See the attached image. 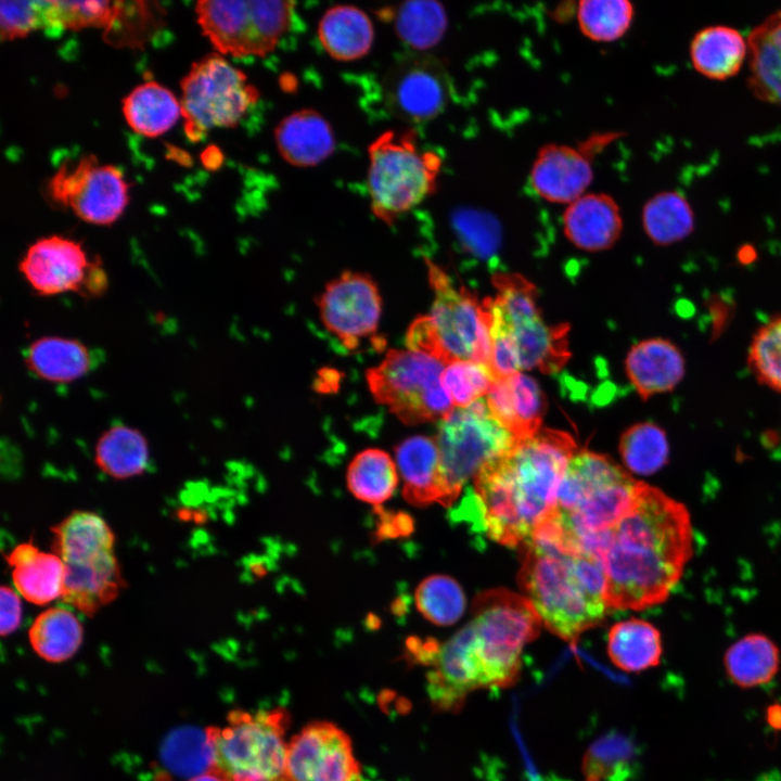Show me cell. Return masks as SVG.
Instances as JSON below:
<instances>
[{"label":"cell","instance_id":"45","mask_svg":"<svg viewBox=\"0 0 781 781\" xmlns=\"http://www.w3.org/2000/svg\"><path fill=\"white\" fill-rule=\"evenodd\" d=\"M418 611L431 623L449 626L465 610V596L460 585L447 575H432L419 584L414 593Z\"/></svg>","mask_w":781,"mask_h":781},{"label":"cell","instance_id":"28","mask_svg":"<svg viewBox=\"0 0 781 781\" xmlns=\"http://www.w3.org/2000/svg\"><path fill=\"white\" fill-rule=\"evenodd\" d=\"M17 592L28 602L44 605L62 598L65 566L53 552H43L31 541L17 545L7 555Z\"/></svg>","mask_w":781,"mask_h":781},{"label":"cell","instance_id":"47","mask_svg":"<svg viewBox=\"0 0 781 781\" xmlns=\"http://www.w3.org/2000/svg\"><path fill=\"white\" fill-rule=\"evenodd\" d=\"M494 380L489 366L472 360L451 361L441 374V384L454 408H466L485 397Z\"/></svg>","mask_w":781,"mask_h":781},{"label":"cell","instance_id":"44","mask_svg":"<svg viewBox=\"0 0 781 781\" xmlns=\"http://www.w3.org/2000/svg\"><path fill=\"white\" fill-rule=\"evenodd\" d=\"M633 17V4L627 0H582L577 7L581 33L596 42L619 39L630 28Z\"/></svg>","mask_w":781,"mask_h":781},{"label":"cell","instance_id":"54","mask_svg":"<svg viewBox=\"0 0 781 781\" xmlns=\"http://www.w3.org/2000/svg\"><path fill=\"white\" fill-rule=\"evenodd\" d=\"M188 781H230L220 770L214 768L205 773L191 778Z\"/></svg>","mask_w":781,"mask_h":781},{"label":"cell","instance_id":"11","mask_svg":"<svg viewBox=\"0 0 781 781\" xmlns=\"http://www.w3.org/2000/svg\"><path fill=\"white\" fill-rule=\"evenodd\" d=\"M441 361L407 349H389L380 364L367 370L374 400L386 406L402 423L444 420L454 409L441 384Z\"/></svg>","mask_w":781,"mask_h":781},{"label":"cell","instance_id":"52","mask_svg":"<svg viewBox=\"0 0 781 781\" xmlns=\"http://www.w3.org/2000/svg\"><path fill=\"white\" fill-rule=\"evenodd\" d=\"M375 511L380 515L376 538L408 536L413 530V521L407 513H389L381 508L375 509Z\"/></svg>","mask_w":781,"mask_h":781},{"label":"cell","instance_id":"17","mask_svg":"<svg viewBox=\"0 0 781 781\" xmlns=\"http://www.w3.org/2000/svg\"><path fill=\"white\" fill-rule=\"evenodd\" d=\"M317 306L323 325L348 349L377 331L382 298L367 273L344 271L325 285Z\"/></svg>","mask_w":781,"mask_h":781},{"label":"cell","instance_id":"13","mask_svg":"<svg viewBox=\"0 0 781 781\" xmlns=\"http://www.w3.org/2000/svg\"><path fill=\"white\" fill-rule=\"evenodd\" d=\"M435 439L445 479L456 498L486 464L518 443L492 417L485 397L466 408H454L439 421Z\"/></svg>","mask_w":781,"mask_h":781},{"label":"cell","instance_id":"16","mask_svg":"<svg viewBox=\"0 0 781 781\" xmlns=\"http://www.w3.org/2000/svg\"><path fill=\"white\" fill-rule=\"evenodd\" d=\"M286 781H362L349 735L335 724H307L287 743Z\"/></svg>","mask_w":781,"mask_h":781},{"label":"cell","instance_id":"50","mask_svg":"<svg viewBox=\"0 0 781 781\" xmlns=\"http://www.w3.org/2000/svg\"><path fill=\"white\" fill-rule=\"evenodd\" d=\"M40 1H1L0 35L2 41L14 40L41 28Z\"/></svg>","mask_w":781,"mask_h":781},{"label":"cell","instance_id":"3","mask_svg":"<svg viewBox=\"0 0 781 781\" xmlns=\"http://www.w3.org/2000/svg\"><path fill=\"white\" fill-rule=\"evenodd\" d=\"M641 484L610 457L577 450L553 510L532 538L598 560L603 535L631 509Z\"/></svg>","mask_w":781,"mask_h":781},{"label":"cell","instance_id":"34","mask_svg":"<svg viewBox=\"0 0 781 781\" xmlns=\"http://www.w3.org/2000/svg\"><path fill=\"white\" fill-rule=\"evenodd\" d=\"M123 115L135 132L156 138L178 121L181 104L169 89L149 80L133 88L123 99Z\"/></svg>","mask_w":781,"mask_h":781},{"label":"cell","instance_id":"9","mask_svg":"<svg viewBox=\"0 0 781 781\" xmlns=\"http://www.w3.org/2000/svg\"><path fill=\"white\" fill-rule=\"evenodd\" d=\"M223 728L208 727L215 765L230 781H286L290 715L284 708L228 714Z\"/></svg>","mask_w":781,"mask_h":781},{"label":"cell","instance_id":"7","mask_svg":"<svg viewBox=\"0 0 781 781\" xmlns=\"http://www.w3.org/2000/svg\"><path fill=\"white\" fill-rule=\"evenodd\" d=\"M495 298L484 300L490 318L491 340L507 343L516 354L521 371L560 370L569 358L566 324L545 323L537 304V290L518 274L494 276Z\"/></svg>","mask_w":781,"mask_h":781},{"label":"cell","instance_id":"37","mask_svg":"<svg viewBox=\"0 0 781 781\" xmlns=\"http://www.w3.org/2000/svg\"><path fill=\"white\" fill-rule=\"evenodd\" d=\"M28 638L39 657L50 663H62L72 658L80 648L84 628L69 609L54 606L36 617Z\"/></svg>","mask_w":781,"mask_h":781},{"label":"cell","instance_id":"18","mask_svg":"<svg viewBox=\"0 0 781 781\" xmlns=\"http://www.w3.org/2000/svg\"><path fill=\"white\" fill-rule=\"evenodd\" d=\"M100 260L90 259L81 244L62 235L34 242L18 264L30 289L41 296L68 292L84 296L89 278Z\"/></svg>","mask_w":781,"mask_h":781},{"label":"cell","instance_id":"20","mask_svg":"<svg viewBox=\"0 0 781 781\" xmlns=\"http://www.w3.org/2000/svg\"><path fill=\"white\" fill-rule=\"evenodd\" d=\"M592 180L593 169L585 149L559 143L539 149L529 174L537 195L558 204H571L584 195Z\"/></svg>","mask_w":781,"mask_h":781},{"label":"cell","instance_id":"23","mask_svg":"<svg viewBox=\"0 0 781 781\" xmlns=\"http://www.w3.org/2000/svg\"><path fill=\"white\" fill-rule=\"evenodd\" d=\"M62 601L87 616L113 602L126 587L115 552L64 563Z\"/></svg>","mask_w":781,"mask_h":781},{"label":"cell","instance_id":"36","mask_svg":"<svg viewBox=\"0 0 781 781\" xmlns=\"http://www.w3.org/2000/svg\"><path fill=\"white\" fill-rule=\"evenodd\" d=\"M94 462L105 475L126 479L142 475L150 462L149 443L136 427L117 424L98 438Z\"/></svg>","mask_w":781,"mask_h":781},{"label":"cell","instance_id":"19","mask_svg":"<svg viewBox=\"0 0 781 781\" xmlns=\"http://www.w3.org/2000/svg\"><path fill=\"white\" fill-rule=\"evenodd\" d=\"M428 666L426 691L436 712H459L468 694L485 689L471 622L439 643Z\"/></svg>","mask_w":781,"mask_h":781},{"label":"cell","instance_id":"41","mask_svg":"<svg viewBox=\"0 0 781 781\" xmlns=\"http://www.w3.org/2000/svg\"><path fill=\"white\" fill-rule=\"evenodd\" d=\"M165 767L177 776L196 777L216 768L212 738L206 729L182 727L171 731L161 747Z\"/></svg>","mask_w":781,"mask_h":781},{"label":"cell","instance_id":"27","mask_svg":"<svg viewBox=\"0 0 781 781\" xmlns=\"http://www.w3.org/2000/svg\"><path fill=\"white\" fill-rule=\"evenodd\" d=\"M747 43L748 90L759 101L781 106V9L750 31Z\"/></svg>","mask_w":781,"mask_h":781},{"label":"cell","instance_id":"15","mask_svg":"<svg viewBox=\"0 0 781 781\" xmlns=\"http://www.w3.org/2000/svg\"><path fill=\"white\" fill-rule=\"evenodd\" d=\"M383 97L388 111L405 123L418 124L439 115L449 97V85L440 63L431 55L401 56L386 72Z\"/></svg>","mask_w":781,"mask_h":781},{"label":"cell","instance_id":"30","mask_svg":"<svg viewBox=\"0 0 781 781\" xmlns=\"http://www.w3.org/2000/svg\"><path fill=\"white\" fill-rule=\"evenodd\" d=\"M25 366L42 381L65 384L86 375L92 367V357L79 340L42 336L27 347Z\"/></svg>","mask_w":781,"mask_h":781},{"label":"cell","instance_id":"40","mask_svg":"<svg viewBox=\"0 0 781 781\" xmlns=\"http://www.w3.org/2000/svg\"><path fill=\"white\" fill-rule=\"evenodd\" d=\"M389 15L400 40L418 52L436 46L448 26L447 13L437 1H408L392 9Z\"/></svg>","mask_w":781,"mask_h":781},{"label":"cell","instance_id":"8","mask_svg":"<svg viewBox=\"0 0 781 781\" xmlns=\"http://www.w3.org/2000/svg\"><path fill=\"white\" fill-rule=\"evenodd\" d=\"M477 660L486 688L514 684L521 673V654L534 641L541 619L526 597L505 589L477 594L473 602Z\"/></svg>","mask_w":781,"mask_h":781},{"label":"cell","instance_id":"1","mask_svg":"<svg viewBox=\"0 0 781 781\" xmlns=\"http://www.w3.org/2000/svg\"><path fill=\"white\" fill-rule=\"evenodd\" d=\"M692 554L687 507L642 482L631 509L598 548L607 609L640 611L663 603Z\"/></svg>","mask_w":781,"mask_h":781},{"label":"cell","instance_id":"31","mask_svg":"<svg viewBox=\"0 0 781 781\" xmlns=\"http://www.w3.org/2000/svg\"><path fill=\"white\" fill-rule=\"evenodd\" d=\"M52 550L63 563L81 562L114 552L115 535L99 514L75 511L51 528Z\"/></svg>","mask_w":781,"mask_h":781},{"label":"cell","instance_id":"14","mask_svg":"<svg viewBox=\"0 0 781 781\" xmlns=\"http://www.w3.org/2000/svg\"><path fill=\"white\" fill-rule=\"evenodd\" d=\"M47 190L53 202L95 226L114 223L129 202V184L121 171L101 164L93 154L81 156L71 166L60 165Z\"/></svg>","mask_w":781,"mask_h":781},{"label":"cell","instance_id":"25","mask_svg":"<svg viewBox=\"0 0 781 781\" xmlns=\"http://www.w3.org/2000/svg\"><path fill=\"white\" fill-rule=\"evenodd\" d=\"M626 374L642 399L673 390L683 379L686 360L680 348L665 338H649L627 354Z\"/></svg>","mask_w":781,"mask_h":781},{"label":"cell","instance_id":"22","mask_svg":"<svg viewBox=\"0 0 781 781\" xmlns=\"http://www.w3.org/2000/svg\"><path fill=\"white\" fill-rule=\"evenodd\" d=\"M485 399L492 417L518 441L540 431L546 399L532 376L516 372L496 377Z\"/></svg>","mask_w":781,"mask_h":781},{"label":"cell","instance_id":"12","mask_svg":"<svg viewBox=\"0 0 781 781\" xmlns=\"http://www.w3.org/2000/svg\"><path fill=\"white\" fill-rule=\"evenodd\" d=\"M294 7L292 1L201 0L195 13L203 35L217 53L265 56L289 30Z\"/></svg>","mask_w":781,"mask_h":781},{"label":"cell","instance_id":"24","mask_svg":"<svg viewBox=\"0 0 781 781\" xmlns=\"http://www.w3.org/2000/svg\"><path fill=\"white\" fill-rule=\"evenodd\" d=\"M563 228L569 242L580 249H607L622 233L619 206L609 194L585 193L567 205L563 214Z\"/></svg>","mask_w":781,"mask_h":781},{"label":"cell","instance_id":"51","mask_svg":"<svg viewBox=\"0 0 781 781\" xmlns=\"http://www.w3.org/2000/svg\"><path fill=\"white\" fill-rule=\"evenodd\" d=\"M0 632L4 637L13 633L18 628L22 620V602L16 591L9 586H2L0 589Z\"/></svg>","mask_w":781,"mask_h":781},{"label":"cell","instance_id":"53","mask_svg":"<svg viewBox=\"0 0 781 781\" xmlns=\"http://www.w3.org/2000/svg\"><path fill=\"white\" fill-rule=\"evenodd\" d=\"M767 725L776 731H781V703H771L765 712Z\"/></svg>","mask_w":781,"mask_h":781},{"label":"cell","instance_id":"33","mask_svg":"<svg viewBox=\"0 0 781 781\" xmlns=\"http://www.w3.org/2000/svg\"><path fill=\"white\" fill-rule=\"evenodd\" d=\"M318 37L327 53L337 61H355L371 49L374 38L369 16L353 5L330 8L321 17Z\"/></svg>","mask_w":781,"mask_h":781},{"label":"cell","instance_id":"38","mask_svg":"<svg viewBox=\"0 0 781 781\" xmlns=\"http://www.w3.org/2000/svg\"><path fill=\"white\" fill-rule=\"evenodd\" d=\"M642 226L654 244L670 245L684 240L694 231V212L680 192L662 191L643 205Z\"/></svg>","mask_w":781,"mask_h":781},{"label":"cell","instance_id":"46","mask_svg":"<svg viewBox=\"0 0 781 781\" xmlns=\"http://www.w3.org/2000/svg\"><path fill=\"white\" fill-rule=\"evenodd\" d=\"M747 366L759 383L781 392V313L755 332L747 350Z\"/></svg>","mask_w":781,"mask_h":781},{"label":"cell","instance_id":"49","mask_svg":"<svg viewBox=\"0 0 781 781\" xmlns=\"http://www.w3.org/2000/svg\"><path fill=\"white\" fill-rule=\"evenodd\" d=\"M629 750L626 741L616 735L597 741L582 760L586 781H616L623 778L630 758Z\"/></svg>","mask_w":781,"mask_h":781},{"label":"cell","instance_id":"39","mask_svg":"<svg viewBox=\"0 0 781 781\" xmlns=\"http://www.w3.org/2000/svg\"><path fill=\"white\" fill-rule=\"evenodd\" d=\"M398 485L397 465L381 449L369 448L355 456L347 469V487L359 500L375 509L390 498Z\"/></svg>","mask_w":781,"mask_h":781},{"label":"cell","instance_id":"35","mask_svg":"<svg viewBox=\"0 0 781 781\" xmlns=\"http://www.w3.org/2000/svg\"><path fill=\"white\" fill-rule=\"evenodd\" d=\"M607 655L617 668L627 673L656 667L663 655L661 632L640 618L619 622L609 631Z\"/></svg>","mask_w":781,"mask_h":781},{"label":"cell","instance_id":"2","mask_svg":"<svg viewBox=\"0 0 781 781\" xmlns=\"http://www.w3.org/2000/svg\"><path fill=\"white\" fill-rule=\"evenodd\" d=\"M576 451L569 434L546 428L486 464L469 496L478 527L500 545L524 547L553 510Z\"/></svg>","mask_w":781,"mask_h":781},{"label":"cell","instance_id":"4","mask_svg":"<svg viewBox=\"0 0 781 781\" xmlns=\"http://www.w3.org/2000/svg\"><path fill=\"white\" fill-rule=\"evenodd\" d=\"M518 582L550 632L567 642L605 617V575L596 558L532 539L524 547Z\"/></svg>","mask_w":781,"mask_h":781},{"label":"cell","instance_id":"6","mask_svg":"<svg viewBox=\"0 0 781 781\" xmlns=\"http://www.w3.org/2000/svg\"><path fill=\"white\" fill-rule=\"evenodd\" d=\"M368 155L370 208L382 222L393 225L436 191L443 161L436 152L420 148L413 129L381 133Z\"/></svg>","mask_w":781,"mask_h":781},{"label":"cell","instance_id":"43","mask_svg":"<svg viewBox=\"0 0 781 781\" xmlns=\"http://www.w3.org/2000/svg\"><path fill=\"white\" fill-rule=\"evenodd\" d=\"M625 466L640 475H650L668 461L669 444L665 431L655 423L642 422L627 428L619 440Z\"/></svg>","mask_w":781,"mask_h":781},{"label":"cell","instance_id":"29","mask_svg":"<svg viewBox=\"0 0 781 781\" xmlns=\"http://www.w3.org/2000/svg\"><path fill=\"white\" fill-rule=\"evenodd\" d=\"M693 68L712 80L735 76L748 56L747 37L728 25H709L694 34L689 48Z\"/></svg>","mask_w":781,"mask_h":781},{"label":"cell","instance_id":"5","mask_svg":"<svg viewBox=\"0 0 781 781\" xmlns=\"http://www.w3.org/2000/svg\"><path fill=\"white\" fill-rule=\"evenodd\" d=\"M425 263L434 302L430 315L418 317L409 325L407 347L445 364L472 360L489 366L491 318L487 306L465 287L454 285L435 263Z\"/></svg>","mask_w":781,"mask_h":781},{"label":"cell","instance_id":"48","mask_svg":"<svg viewBox=\"0 0 781 781\" xmlns=\"http://www.w3.org/2000/svg\"><path fill=\"white\" fill-rule=\"evenodd\" d=\"M453 229L461 245L479 260H494L501 243L499 223L486 214L461 209L452 216Z\"/></svg>","mask_w":781,"mask_h":781},{"label":"cell","instance_id":"10","mask_svg":"<svg viewBox=\"0 0 781 781\" xmlns=\"http://www.w3.org/2000/svg\"><path fill=\"white\" fill-rule=\"evenodd\" d=\"M180 88L184 133L192 142L214 128L235 127L260 97L246 74L217 52L194 62Z\"/></svg>","mask_w":781,"mask_h":781},{"label":"cell","instance_id":"42","mask_svg":"<svg viewBox=\"0 0 781 781\" xmlns=\"http://www.w3.org/2000/svg\"><path fill=\"white\" fill-rule=\"evenodd\" d=\"M43 27L80 30L98 27L108 31L118 20L124 1H40Z\"/></svg>","mask_w":781,"mask_h":781},{"label":"cell","instance_id":"26","mask_svg":"<svg viewBox=\"0 0 781 781\" xmlns=\"http://www.w3.org/2000/svg\"><path fill=\"white\" fill-rule=\"evenodd\" d=\"M281 157L297 167L318 165L335 148V138L328 120L317 111L305 108L284 117L274 130Z\"/></svg>","mask_w":781,"mask_h":781},{"label":"cell","instance_id":"32","mask_svg":"<svg viewBox=\"0 0 781 781\" xmlns=\"http://www.w3.org/2000/svg\"><path fill=\"white\" fill-rule=\"evenodd\" d=\"M780 650L764 633H748L725 652L724 667L728 679L743 690L770 683L780 670Z\"/></svg>","mask_w":781,"mask_h":781},{"label":"cell","instance_id":"21","mask_svg":"<svg viewBox=\"0 0 781 781\" xmlns=\"http://www.w3.org/2000/svg\"><path fill=\"white\" fill-rule=\"evenodd\" d=\"M395 458L404 481L402 496L409 503L448 507L457 499L445 479L435 438L411 436L396 447Z\"/></svg>","mask_w":781,"mask_h":781}]
</instances>
